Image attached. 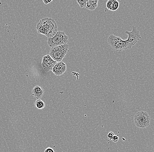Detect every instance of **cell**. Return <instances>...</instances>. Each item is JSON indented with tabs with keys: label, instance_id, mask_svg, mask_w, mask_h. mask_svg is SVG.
<instances>
[{
	"label": "cell",
	"instance_id": "11",
	"mask_svg": "<svg viewBox=\"0 0 154 152\" xmlns=\"http://www.w3.org/2000/svg\"><path fill=\"white\" fill-rule=\"evenodd\" d=\"M35 106L37 109L39 110L43 109L45 107V103L41 99H38L35 102Z\"/></svg>",
	"mask_w": 154,
	"mask_h": 152
},
{
	"label": "cell",
	"instance_id": "15",
	"mask_svg": "<svg viewBox=\"0 0 154 152\" xmlns=\"http://www.w3.org/2000/svg\"><path fill=\"white\" fill-rule=\"evenodd\" d=\"M114 135V133L112 132H109L107 135L108 139L109 140H112Z\"/></svg>",
	"mask_w": 154,
	"mask_h": 152
},
{
	"label": "cell",
	"instance_id": "10",
	"mask_svg": "<svg viewBox=\"0 0 154 152\" xmlns=\"http://www.w3.org/2000/svg\"><path fill=\"white\" fill-rule=\"evenodd\" d=\"M98 0H87L86 1V9L94 11L98 5Z\"/></svg>",
	"mask_w": 154,
	"mask_h": 152
},
{
	"label": "cell",
	"instance_id": "16",
	"mask_svg": "<svg viewBox=\"0 0 154 152\" xmlns=\"http://www.w3.org/2000/svg\"><path fill=\"white\" fill-rule=\"evenodd\" d=\"M119 136H118V135H114V136L112 138V141L114 142H117L118 140H119Z\"/></svg>",
	"mask_w": 154,
	"mask_h": 152
},
{
	"label": "cell",
	"instance_id": "5",
	"mask_svg": "<svg viewBox=\"0 0 154 152\" xmlns=\"http://www.w3.org/2000/svg\"><path fill=\"white\" fill-rule=\"evenodd\" d=\"M134 121L135 126L140 129H144L149 126L150 123V117L145 111H140L134 115Z\"/></svg>",
	"mask_w": 154,
	"mask_h": 152
},
{
	"label": "cell",
	"instance_id": "13",
	"mask_svg": "<svg viewBox=\"0 0 154 152\" xmlns=\"http://www.w3.org/2000/svg\"><path fill=\"white\" fill-rule=\"evenodd\" d=\"M76 2L79 4L81 8H86V0H77Z\"/></svg>",
	"mask_w": 154,
	"mask_h": 152
},
{
	"label": "cell",
	"instance_id": "18",
	"mask_svg": "<svg viewBox=\"0 0 154 152\" xmlns=\"http://www.w3.org/2000/svg\"><path fill=\"white\" fill-rule=\"evenodd\" d=\"M53 0H43V2L45 5H48V4L52 2Z\"/></svg>",
	"mask_w": 154,
	"mask_h": 152
},
{
	"label": "cell",
	"instance_id": "7",
	"mask_svg": "<svg viewBox=\"0 0 154 152\" xmlns=\"http://www.w3.org/2000/svg\"><path fill=\"white\" fill-rule=\"evenodd\" d=\"M57 63V62L54 60L49 54H48L43 57L41 65L44 71L50 72L52 71L53 67Z\"/></svg>",
	"mask_w": 154,
	"mask_h": 152
},
{
	"label": "cell",
	"instance_id": "9",
	"mask_svg": "<svg viewBox=\"0 0 154 152\" xmlns=\"http://www.w3.org/2000/svg\"><path fill=\"white\" fill-rule=\"evenodd\" d=\"M44 94V89L39 85H35L32 90V94L35 98H36L37 100L40 99V98H42Z\"/></svg>",
	"mask_w": 154,
	"mask_h": 152
},
{
	"label": "cell",
	"instance_id": "14",
	"mask_svg": "<svg viewBox=\"0 0 154 152\" xmlns=\"http://www.w3.org/2000/svg\"><path fill=\"white\" fill-rule=\"evenodd\" d=\"M113 0H108L106 3V7L108 10H110L112 6Z\"/></svg>",
	"mask_w": 154,
	"mask_h": 152
},
{
	"label": "cell",
	"instance_id": "17",
	"mask_svg": "<svg viewBox=\"0 0 154 152\" xmlns=\"http://www.w3.org/2000/svg\"><path fill=\"white\" fill-rule=\"evenodd\" d=\"M45 152H55V151L52 148H51V147H48L45 150Z\"/></svg>",
	"mask_w": 154,
	"mask_h": 152
},
{
	"label": "cell",
	"instance_id": "6",
	"mask_svg": "<svg viewBox=\"0 0 154 152\" xmlns=\"http://www.w3.org/2000/svg\"><path fill=\"white\" fill-rule=\"evenodd\" d=\"M125 33L128 35V39L125 40L128 49H131L141 39L139 31L134 26H132L131 32L126 31Z\"/></svg>",
	"mask_w": 154,
	"mask_h": 152
},
{
	"label": "cell",
	"instance_id": "2",
	"mask_svg": "<svg viewBox=\"0 0 154 152\" xmlns=\"http://www.w3.org/2000/svg\"><path fill=\"white\" fill-rule=\"evenodd\" d=\"M69 52V45L67 44L51 48L49 55L57 62H60Z\"/></svg>",
	"mask_w": 154,
	"mask_h": 152
},
{
	"label": "cell",
	"instance_id": "3",
	"mask_svg": "<svg viewBox=\"0 0 154 152\" xmlns=\"http://www.w3.org/2000/svg\"><path fill=\"white\" fill-rule=\"evenodd\" d=\"M107 41L112 48L116 51H122L128 49L126 40H123L119 36H116L114 35H110Z\"/></svg>",
	"mask_w": 154,
	"mask_h": 152
},
{
	"label": "cell",
	"instance_id": "1",
	"mask_svg": "<svg viewBox=\"0 0 154 152\" xmlns=\"http://www.w3.org/2000/svg\"><path fill=\"white\" fill-rule=\"evenodd\" d=\"M37 32L39 34L44 35L48 38H52L57 32V26L53 19L45 18L40 20L36 26Z\"/></svg>",
	"mask_w": 154,
	"mask_h": 152
},
{
	"label": "cell",
	"instance_id": "4",
	"mask_svg": "<svg viewBox=\"0 0 154 152\" xmlns=\"http://www.w3.org/2000/svg\"><path fill=\"white\" fill-rule=\"evenodd\" d=\"M68 37L63 32L59 31L54 37L48 39V44L51 48L58 47L67 44Z\"/></svg>",
	"mask_w": 154,
	"mask_h": 152
},
{
	"label": "cell",
	"instance_id": "12",
	"mask_svg": "<svg viewBox=\"0 0 154 152\" xmlns=\"http://www.w3.org/2000/svg\"><path fill=\"white\" fill-rule=\"evenodd\" d=\"M119 5H120V3H119V2L116 1V0H113L112 6L110 11H116L119 8Z\"/></svg>",
	"mask_w": 154,
	"mask_h": 152
},
{
	"label": "cell",
	"instance_id": "8",
	"mask_svg": "<svg viewBox=\"0 0 154 152\" xmlns=\"http://www.w3.org/2000/svg\"><path fill=\"white\" fill-rule=\"evenodd\" d=\"M67 69L66 64L61 61L60 62H57V64L54 66L52 69L53 73L56 76H60L63 75Z\"/></svg>",
	"mask_w": 154,
	"mask_h": 152
}]
</instances>
